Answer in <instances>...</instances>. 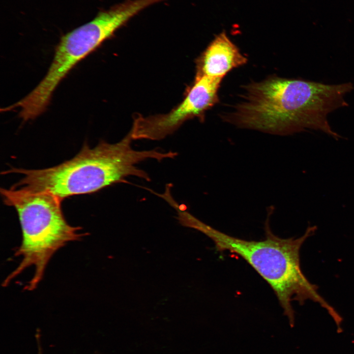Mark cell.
<instances>
[{"instance_id":"6da1fadb","label":"cell","mask_w":354,"mask_h":354,"mask_svg":"<svg viewBox=\"0 0 354 354\" xmlns=\"http://www.w3.org/2000/svg\"><path fill=\"white\" fill-rule=\"evenodd\" d=\"M351 83L328 85L302 79L270 76L245 86L242 98L223 118L244 129L287 136L307 129L320 130L335 140L327 115L347 106Z\"/></svg>"},{"instance_id":"7a4b0ae2","label":"cell","mask_w":354,"mask_h":354,"mask_svg":"<svg viewBox=\"0 0 354 354\" xmlns=\"http://www.w3.org/2000/svg\"><path fill=\"white\" fill-rule=\"evenodd\" d=\"M132 140L129 131L116 143L102 141L93 148L85 143L73 158L53 167L38 170L11 168L2 174L24 175L12 188L47 192L63 200L73 195L94 193L116 183H126V178L130 176L150 181L148 174L136 165L148 159L160 162L175 157L173 151L134 149Z\"/></svg>"},{"instance_id":"3957f363","label":"cell","mask_w":354,"mask_h":354,"mask_svg":"<svg viewBox=\"0 0 354 354\" xmlns=\"http://www.w3.org/2000/svg\"><path fill=\"white\" fill-rule=\"evenodd\" d=\"M267 210L266 239L260 241L232 236L199 219L193 228L209 237L218 251H228L242 258L267 282L291 326L295 324V312L292 305L295 300L301 305L307 300L316 302L326 310L334 321H339L340 315L320 295L318 287L308 280L300 268V247L308 237L314 234L316 227L309 226L299 237L281 238L274 235L269 227V218L274 208L271 206Z\"/></svg>"},{"instance_id":"277c9868","label":"cell","mask_w":354,"mask_h":354,"mask_svg":"<svg viewBox=\"0 0 354 354\" xmlns=\"http://www.w3.org/2000/svg\"><path fill=\"white\" fill-rule=\"evenodd\" d=\"M4 204L16 210L22 229V239L14 256H20L19 266L5 278L3 286L30 266L34 273L28 291L35 289L42 279L45 268L53 255L67 243L81 239L87 234L82 228L66 221L61 207L62 200L47 192H34L22 188L0 189Z\"/></svg>"},{"instance_id":"5b68a950","label":"cell","mask_w":354,"mask_h":354,"mask_svg":"<svg viewBox=\"0 0 354 354\" xmlns=\"http://www.w3.org/2000/svg\"><path fill=\"white\" fill-rule=\"evenodd\" d=\"M125 22L123 12L113 6L100 11L92 21L62 35L47 73L25 96L28 106L38 112H45L54 91L72 69L113 36Z\"/></svg>"},{"instance_id":"8992f818","label":"cell","mask_w":354,"mask_h":354,"mask_svg":"<svg viewBox=\"0 0 354 354\" xmlns=\"http://www.w3.org/2000/svg\"><path fill=\"white\" fill-rule=\"evenodd\" d=\"M223 78L196 76L185 98L169 113L134 118L130 131L133 140L159 141L173 133L185 121L203 118L205 113L219 101L218 92Z\"/></svg>"},{"instance_id":"52a82bcc","label":"cell","mask_w":354,"mask_h":354,"mask_svg":"<svg viewBox=\"0 0 354 354\" xmlns=\"http://www.w3.org/2000/svg\"><path fill=\"white\" fill-rule=\"evenodd\" d=\"M247 61V59L223 31L215 36L199 59L196 76L223 78L231 70Z\"/></svg>"}]
</instances>
